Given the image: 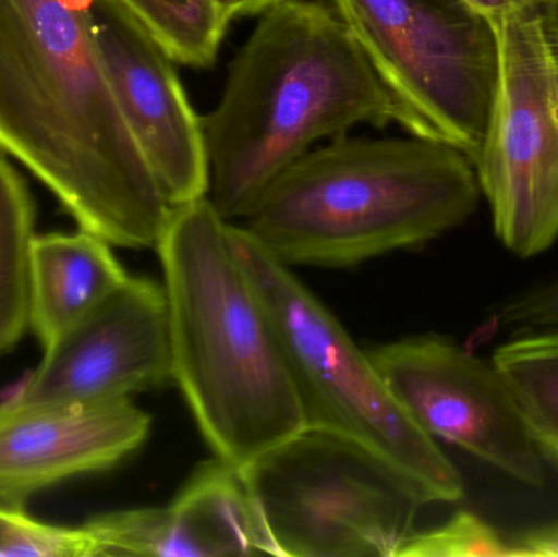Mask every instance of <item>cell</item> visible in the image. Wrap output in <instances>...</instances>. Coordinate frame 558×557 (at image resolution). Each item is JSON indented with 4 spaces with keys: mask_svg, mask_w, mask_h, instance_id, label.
Returning a JSON list of instances; mask_svg holds the SVG:
<instances>
[{
    "mask_svg": "<svg viewBox=\"0 0 558 557\" xmlns=\"http://www.w3.org/2000/svg\"><path fill=\"white\" fill-rule=\"evenodd\" d=\"M0 150L78 228L157 247L172 206L118 107L87 0H0Z\"/></svg>",
    "mask_w": 558,
    "mask_h": 557,
    "instance_id": "obj_1",
    "label": "cell"
},
{
    "mask_svg": "<svg viewBox=\"0 0 558 557\" xmlns=\"http://www.w3.org/2000/svg\"><path fill=\"white\" fill-rule=\"evenodd\" d=\"M202 124L208 199L229 222L320 141L361 124L409 133V118L324 0H279L258 15Z\"/></svg>",
    "mask_w": 558,
    "mask_h": 557,
    "instance_id": "obj_2",
    "label": "cell"
},
{
    "mask_svg": "<svg viewBox=\"0 0 558 557\" xmlns=\"http://www.w3.org/2000/svg\"><path fill=\"white\" fill-rule=\"evenodd\" d=\"M156 249L173 379L216 457L244 468L305 428L277 324L208 196L172 206Z\"/></svg>",
    "mask_w": 558,
    "mask_h": 557,
    "instance_id": "obj_3",
    "label": "cell"
},
{
    "mask_svg": "<svg viewBox=\"0 0 558 557\" xmlns=\"http://www.w3.org/2000/svg\"><path fill=\"white\" fill-rule=\"evenodd\" d=\"M471 157L426 137H335L282 170L242 221L281 264L348 268L468 221Z\"/></svg>",
    "mask_w": 558,
    "mask_h": 557,
    "instance_id": "obj_4",
    "label": "cell"
},
{
    "mask_svg": "<svg viewBox=\"0 0 558 557\" xmlns=\"http://www.w3.org/2000/svg\"><path fill=\"white\" fill-rule=\"evenodd\" d=\"M231 239L274 316L301 402L304 427L369 448L418 481L435 502H458L464 481L423 432L333 314L242 226Z\"/></svg>",
    "mask_w": 558,
    "mask_h": 557,
    "instance_id": "obj_5",
    "label": "cell"
},
{
    "mask_svg": "<svg viewBox=\"0 0 558 557\" xmlns=\"http://www.w3.org/2000/svg\"><path fill=\"white\" fill-rule=\"evenodd\" d=\"M279 557H397L435 504L405 471L340 435L304 431L239 468Z\"/></svg>",
    "mask_w": 558,
    "mask_h": 557,
    "instance_id": "obj_6",
    "label": "cell"
},
{
    "mask_svg": "<svg viewBox=\"0 0 558 557\" xmlns=\"http://www.w3.org/2000/svg\"><path fill=\"white\" fill-rule=\"evenodd\" d=\"M409 133L475 159L498 82L497 23L465 0H330Z\"/></svg>",
    "mask_w": 558,
    "mask_h": 557,
    "instance_id": "obj_7",
    "label": "cell"
},
{
    "mask_svg": "<svg viewBox=\"0 0 558 557\" xmlns=\"http://www.w3.org/2000/svg\"><path fill=\"white\" fill-rule=\"evenodd\" d=\"M495 23L497 90L472 164L501 244L536 257L558 239V71L533 0Z\"/></svg>",
    "mask_w": 558,
    "mask_h": 557,
    "instance_id": "obj_8",
    "label": "cell"
},
{
    "mask_svg": "<svg viewBox=\"0 0 558 557\" xmlns=\"http://www.w3.org/2000/svg\"><path fill=\"white\" fill-rule=\"evenodd\" d=\"M371 360L405 414L441 438L527 486L546 483V458L495 363L442 337L371 350Z\"/></svg>",
    "mask_w": 558,
    "mask_h": 557,
    "instance_id": "obj_9",
    "label": "cell"
},
{
    "mask_svg": "<svg viewBox=\"0 0 558 557\" xmlns=\"http://www.w3.org/2000/svg\"><path fill=\"white\" fill-rule=\"evenodd\" d=\"M172 376L169 306L162 284L128 280L45 347L16 404H107L159 388Z\"/></svg>",
    "mask_w": 558,
    "mask_h": 557,
    "instance_id": "obj_10",
    "label": "cell"
},
{
    "mask_svg": "<svg viewBox=\"0 0 558 557\" xmlns=\"http://www.w3.org/2000/svg\"><path fill=\"white\" fill-rule=\"evenodd\" d=\"M88 22L121 114L170 206L208 196L202 117L177 62L113 0H87Z\"/></svg>",
    "mask_w": 558,
    "mask_h": 557,
    "instance_id": "obj_11",
    "label": "cell"
},
{
    "mask_svg": "<svg viewBox=\"0 0 558 557\" xmlns=\"http://www.w3.org/2000/svg\"><path fill=\"white\" fill-rule=\"evenodd\" d=\"M150 417L130 399L107 404H0V502L101 473L146 441Z\"/></svg>",
    "mask_w": 558,
    "mask_h": 557,
    "instance_id": "obj_12",
    "label": "cell"
},
{
    "mask_svg": "<svg viewBox=\"0 0 558 557\" xmlns=\"http://www.w3.org/2000/svg\"><path fill=\"white\" fill-rule=\"evenodd\" d=\"M98 556L270 555L239 468L216 457L166 507L120 510L84 523Z\"/></svg>",
    "mask_w": 558,
    "mask_h": 557,
    "instance_id": "obj_13",
    "label": "cell"
},
{
    "mask_svg": "<svg viewBox=\"0 0 558 557\" xmlns=\"http://www.w3.org/2000/svg\"><path fill=\"white\" fill-rule=\"evenodd\" d=\"M111 247L84 229L36 235L29 255V327L43 347L128 280Z\"/></svg>",
    "mask_w": 558,
    "mask_h": 557,
    "instance_id": "obj_14",
    "label": "cell"
},
{
    "mask_svg": "<svg viewBox=\"0 0 558 557\" xmlns=\"http://www.w3.org/2000/svg\"><path fill=\"white\" fill-rule=\"evenodd\" d=\"M35 238L32 193L0 150V355L12 352L29 327V255Z\"/></svg>",
    "mask_w": 558,
    "mask_h": 557,
    "instance_id": "obj_15",
    "label": "cell"
},
{
    "mask_svg": "<svg viewBox=\"0 0 558 557\" xmlns=\"http://www.w3.org/2000/svg\"><path fill=\"white\" fill-rule=\"evenodd\" d=\"M494 363L541 453L558 463V329L505 343Z\"/></svg>",
    "mask_w": 558,
    "mask_h": 557,
    "instance_id": "obj_16",
    "label": "cell"
},
{
    "mask_svg": "<svg viewBox=\"0 0 558 557\" xmlns=\"http://www.w3.org/2000/svg\"><path fill=\"white\" fill-rule=\"evenodd\" d=\"M180 65L208 69L231 25L221 0H113Z\"/></svg>",
    "mask_w": 558,
    "mask_h": 557,
    "instance_id": "obj_17",
    "label": "cell"
},
{
    "mask_svg": "<svg viewBox=\"0 0 558 557\" xmlns=\"http://www.w3.org/2000/svg\"><path fill=\"white\" fill-rule=\"evenodd\" d=\"M0 556L95 557L98 549L84 525H51L22 506L0 502Z\"/></svg>",
    "mask_w": 558,
    "mask_h": 557,
    "instance_id": "obj_18",
    "label": "cell"
},
{
    "mask_svg": "<svg viewBox=\"0 0 558 557\" xmlns=\"http://www.w3.org/2000/svg\"><path fill=\"white\" fill-rule=\"evenodd\" d=\"M514 557L513 548L485 520L459 512L445 525L413 533L397 557Z\"/></svg>",
    "mask_w": 558,
    "mask_h": 557,
    "instance_id": "obj_19",
    "label": "cell"
},
{
    "mask_svg": "<svg viewBox=\"0 0 558 557\" xmlns=\"http://www.w3.org/2000/svg\"><path fill=\"white\" fill-rule=\"evenodd\" d=\"M505 324L558 329V283L536 288L504 310Z\"/></svg>",
    "mask_w": 558,
    "mask_h": 557,
    "instance_id": "obj_20",
    "label": "cell"
},
{
    "mask_svg": "<svg viewBox=\"0 0 558 557\" xmlns=\"http://www.w3.org/2000/svg\"><path fill=\"white\" fill-rule=\"evenodd\" d=\"M511 548L514 557H558V523L524 533Z\"/></svg>",
    "mask_w": 558,
    "mask_h": 557,
    "instance_id": "obj_21",
    "label": "cell"
},
{
    "mask_svg": "<svg viewBox=\"0 0 558 557\" xmlns=\"http://www.w3.org/2000/svg\"><path fill=\"white\" fill-rule=\"evenodd\" d=\"M539 16L541 33L558 71V0H533Z\"/></svg>",
    "mask_w": 558,
    "mask_h": 557,
    "instance_id": "obj_22",
    "label": "cell"
},
{
    "mask_svg": "<svg viewBox=\"0 0 558 557\" xmlns=\"http://www.w3.org/2000/svg\"><path fill=\"white\" fill-rule=\"evenodd\" d=\"M221 2L232 22V20L245 19V16H258L279 0H221Z\"/></svg>",
    "mask_w": 558,
    "mask_h": 557,
    "instance_id": "obj_23",
    "label": "cell"
},
{
    "mask_svg": "<svg viewBox=\"0 0 558 557\" xmlns=\"http://www.w3.org/2000/svg\"><path fill=\"white\" fill-rule=\"evenodd\" d=\"M465 2L474 5L475 9L484 12L485 15L497 20L498 16L504 15L508 10L514 9V7L518 5H523V3L530 2V0H465Z\"/></svg>",
    "mask_w": 558,
    "mask_h": 557,
    "instance_id": "obj_24",
    "label": "cell"
}]
</instances>
